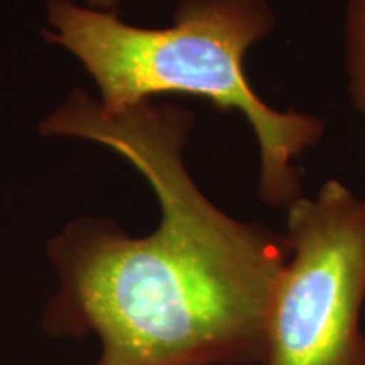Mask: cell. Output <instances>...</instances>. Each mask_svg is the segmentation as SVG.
<instances>
[{
    "label": "cell",
    "mask_w": 365,
    "mask_h": 365,
    "mask_svg": "<svg viewBox=\"0 0 365 365\" xmlns=\"http://www.w3.org/2000/svg\"><path fill=\"white\" fill-rule=\"evenodd\" d=\"M195 115L149 102L108 112L73 90L38 132L113 150L159 205V223L132 237L110 218L78 217L46 244L58 289L49 335L98 340L95 365H266L267 318L291 255L286 234L230 217L182 161Z\"/></svg>",
    "instance_id": "cell-1"
},
{
    "label": "cell",
    "mask_w": 365,
    "mask_h": 365,
    "mask_svg": "<svg viewBox=\"0 0 365 365\" xmlns=\"http://www.w3.org/2000/svg\"><path fill=\"white\" fill-rule=\"evenodd\" d=\"M46 22L43 38L78 59L105 110L185 93L240 112L261 153L259 198L287 208L303 196L294 159L322 139L325 125L308 113L276 110L249 85L245 54L276 26L266 0H181L163 29L127 24L117 12L75 0H46Z\"/></svg>",
    "instance_id": "cell-2"
},
{
    "label": "cell",
    "mask_w": 365,
    "mask_h": 365,
    "mask_svg": "<svg viewBox=\"0 0 365 365\" xmlns=\"http://www.w3.org/2000/svg\"><path fill=\"white\" fill-rule=\"evenodd\" d=\"M266 365H365V198L339 180L287 207Z\"/></svg>",
    "instance_id": "cell-3"
},
{
    "label": "cell",
    "mask_w": 365,
    "mask_h": 365,
    "mask_svg": "<svg viewBox=\"0 0 365 365\" xmlns=\"http://www.w3.org/2000/svg\"><path fill=\"white\" fill-rule=\"evenodd\" d=\"M344 44L346 91L365 118V0H346Z\"/></svg>",
    "instance_id": "cell-4"
},
{
    "label": "cell",
    "mask_w": 365,
    "mask_h": 365,
    "mask_svg": "<svg viewBox=\"0 0 365 365\" xmlns=\"http://www.w3.org/2000/svg\"><path fill=\"white\" fill-rule=\"evenodd\" d=\"M120 2L122 0H86V6L91 9H98V11L117 12V7Z\"/></svg>",
    "instance_id": "cell-5"
}]
</instances>
